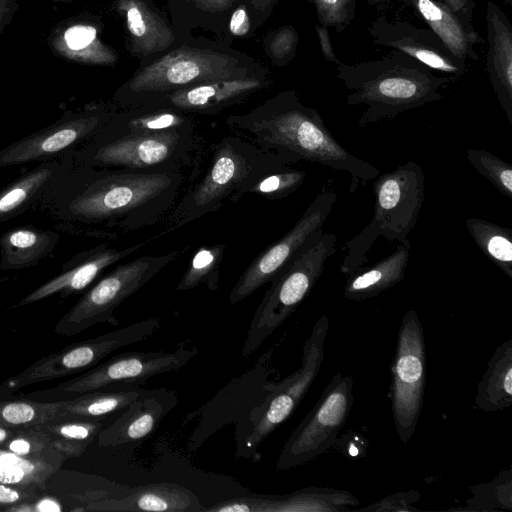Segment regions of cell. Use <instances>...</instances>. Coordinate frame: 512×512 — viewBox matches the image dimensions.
I'll return each mask as SVG.
<instances>
[{
	"mask_svg": "<svg viewBox=\"0 0 512 512\" xmlns=\"http://www.w3.org/2000/svg\"><path fill=\"white\" fill-rule=\"evenodd\" d=\"M20 0H0V35L12 22L19 9Z\"/></svg>",
	"mask_w": 512,
	"mask_h": 512,
	"instance_id": "cell-45",
	"label": "cell"
},
{
	"mask_svg": "<svg viewBox=\"0 0 512 512\" xmlns=\"http://www.w3.org/2000/svg\"><path fill=\"white\" fill-rule=\"evenodd\" d=\"M32 489L0 483V505H20L31 497Z\"/></svg>",
	"mask_w": 512,
	"mask_h": 512,
	"instance_id": "cell-43",
	"label": "cell"
},
{
	"mask_svg": "<svg viewBox=\"0 0 512 512\" xmlns=\"http://www.w3.org/2000/svg\"><path fill=\"white\" fill-rule=\"evenodd\" d=\"M315 7L320 25L343 32L356 15V0H309Z\"/></svg>",
	"mask_w": 512,
	"mask_h": 512,
	"instance_id": "cell-39",
	"label": "cell"
},
{
	"mask_svg": "<svg viewBox=\"0 0 512 512\" xmlns=\"http://www.w3.org/2000/svg\"><path fill=\"white\" fill-rule=\"evenodd\" d=\"M421 18L460 61H478L475 46L484 44L478 32L469 31L459 19L438 0H399Z\"/></svg>",
	"mask_w": 512,
	"mask_h": 512,
	"instance_id": "cell-23",
	"label": "cell"
},
{
	"mask_svg": "<svg viewBox=\"0 0 512 512\" xmlns=\"http://www.w3.org/2000/svg\"><path fill=\"white\" fill-rule=\"evenodd\" d=\"M315 30L319 39V44L321 48V52L324 56V59L327 62L334 63L336 66L341 63L339 58L337 57L333 45L331 43L330 33L328 28L317 24L315 26Z\"/></svg>",
	"mask_w": 512,
	"mask_h": 512,
	"instance_id": "cell-44",
	"label": "cell"
},
{
	"mask_svg": "<svg viewBox=\"0 0 512 512\" xmlns=\"http://www.w3.org/2000/svg\"><path fill=\"white\" fill-rule=\"evenodd\" d=\"M249 29V21L244 9L236 10L230 21V30L234 35H244Z\"/></svg>",
	"mask_w": 512,
	"mask_h": 512,
	"instance_id": "cell-46",
	"label": "cell"
},
{
	"mask_svg": "<svg viewBox=\"0 0 512 512\" xmlns=\"http://www.w3.org/2000/svg\"><path fill=\"white\" fill-rule=\"evenodd\" d=\"M97 37V29L75 19L56 24L47 38L49 49L58 57L70 61H85L88 50Z\"/></svg>",
	"mask_w": 512,
	"mask_h": 512,
	"instance_id": "cell-32",
	"label": "cell"
},
{
	"mask_svg": "<svg viewBox=\"0 0 512 512\" xmlns=\"http://www.w3.org/2000/svg\"><path fill=\"white\" fill-rule=\"evenodd\" d=\"M375 196L371 221L357 235L345 242L347 253L340 271L349 275L368 261L367 253L376 239L405 241L415 227L425 200V175L413 161L378 175L373 182Z\"/></svg>",
	"mask_w": 512,
	"mask_h": 512,
	"instance_id": "cell-5",
	"label": "cell"
},
{
	"mask_svg": "<svg viewBox=\"0 0 512 512\" xmlns=\"http://www.w3.org/2000/svg\"><path fill=\"white\" fill-rule=\"evenodd\" d=\"M191 128L194 125L188 118L169 110L112 114L93 138L105 140Z\"/></svg>",
	"mask_w": 512,
	"mask_h": 512,
	"instance_id": "cell-28",
	"label": "cell"
},
{
	"mask_svg": "<svg viewBox=\"0 0 512 512\" xmlns=\"http://www.w3.org/2000/svg\"><path fill=\"white\" fill-rule=\"evenodd\" d=\"M195 128L112 139L91 138L74 151L75 165L132 171L181 170L196 150Z\"/></svg>",
	"mask_w": 512,
	"mask_h": 512,
	"instance_id": "cell-7",
	"label": "cell"
},
{
	"mask_svg": "<svg viewBox=\"0 0 512 512\" xmlns=\"http://www.w3.org/2000/svg\"><path fill=\"white\" fill-rule=\"evenodd\" d=\"M226 244L217 243L201 246L195 251L189 266L179 281L176 289L186 291L200 285L209 290L219 289L220 266L225 254Z\"/></svg>",
	"mask_w": 512,
	"mask_h": 512,
	"instance_id": "cell-33",
	"label": "cell"
},
{
	"mask_svg": "<svg viewBox=\"0 0 512 512\" xmlns=\"http://www.w3.org/2000/svg\"><path fill=\"white\" fill-rule=\"evenodd\" d=\"M66 400L37 402L32 400L0 401V425L23 428L54 419Z\"/></svg>",
	"mask_w": 512,
	"mask_h": 512,
	"instance_id": "cell-34",
	"label": "cell"
},
{
	"mask_svg": "<svg viewBox=\"0 0 512 512\" xmlns=\"http://www.w3.org/2000/svg\"><path fill=\"white\" fill-rule=\"evenodd\" d=\"M127 22L133 35L140 37L144 34L146 27L140 11L136 7H132L128 10Z\"/></svg>",
	"mask_w": 512,
	"mask_h": 512,
	"instance_id": "cell-47",
	"label": "cell"
},
{
	"mask_svg": "<svg viewBox=\"0 0 512 512\" xmlns=\"http://www.w3.org/2000/svg\"><path fill=\"white\" fill-rule=\"evenodd\" d=\"M470 165L485 177L503 196L512 198V166L493 153L468 148L466 151Z\"/></svg>",
	"mask_w": 512,
	"mask_h": 512,
	"instance_id": "cell-36",
	"label": "cell"
},
{
	"mask_svg": "<svg viewBox=\"0 0 512 512\" xmlns=\"http://www.w3.org/2000/svg\"><path fill=\"white\" fill-rule=\"evenodd\" d=\"M208 156L203 176L177 199L165 218L164 229L148 242L217 211L225 201L237 203L259 178L290 165L288 160L264 152L238 135L219 139Z\"/></svg>",
	"mask_w": 512,
	"mask_h": 512,
	"instance_id": "cell-4",
	"label": "cell"
},
{
	"mask_svg": "<svg viewBox=\"0 0 512 512\" xmlns=\"http://www.w3.org/2000/svg\"><path fill=\"white\" fill-rule=\"evenodd\" d=\"M177 403V396L172 390L145 389L120 417L100 430L97 435L99 445L113 448L144 440L159 427Z\"/></svg>",
	"mask_w": 512,
	"mask_h": 512,
	"instance_id": "cell-18",
	"label": "cell"
},
{
	"mask_svg": "<svg viewBox=\"0 0 512 512\" xmlns=\"http://www.w3.org/2000/svg\"><path fill=\"white\" fill-rule=\"evenodd\" d=\"M200 73L197 64L191 61H182L174 64L165 74V80L169 84H186L194 80Z\"/></svg>",
	"mask_w": 512,
	"mask_h": 512,
	"instance_id": "cell-42",
	"label": "cell"
},
{
	"mask_svg": "<svg viewBox=\"0 0 512 512\" xmlns=\"http://www.w3.org/2000/svg\"><path fill=\"white\" fill-rule=\"evenodd\" d=\"M18 428L0 425V447L17 431Z\"/></svg>",
	"mask_w": 512,
	"mask_h": 512,
	"instance_id": "cell-49",
	"label": "cell"
},
{
	"mask_svg": "<svg viewBox=\"0 0 512 512\" xmlns=\"http://www.w3.org/2000/svg\"><path fill=\"white\" fill-rule=\"evenodd\" d=\"M328 329V317L322 315L304 342L300 368L272 385L271 393L252 410V429L246 438L248 448H257L297 408L321 369Z\"/></svg>",
	"mask_w": 512,
	"mask_h": 512,
	"instance_id": "cell-13",
	"label": "cell"
},
{
	"mask_svg": "<svg viewBox=\"0 0 512 512\" xmlns=\"http://www.w3.org/2000/svg\"><path fill=\"white\" fill-rule=\"evenodd\" d=\"M0 103H1V91H0Z\"/></svg>",
	"mask_w": 512,
	"mask_h": 512,
	"instance_id": "cell-52",
	"label": "cell"
},
{
	"mask_svg": "<svg viewBox=\"0 0 512 512\" xmlns=\"http://www.w3.org/2000/svg\"><path fill=\"white\" fill-rule=\"evenodd\" d=\"M34 510L36 511H60L61 507L58 503L51 499H43L39 501L36 505Z\"/></svg>",
	"mask_w": 512,
	"mask_h": 512,
	"instance_id": "cell-48",
	"label": "cell"
},
{
	"mask_svg": "<svg viewBox=\"0 0 512 512\" xmlns=\"http://www.w3.org/2000/svg\"><path fill=\"white\" fill-rule=\"evenodd\" d=\"M466 228L482 253L512 279V230L481 218H466Z\"/></svg>",
	"mask_w": 512,
	"mask_h": 512,
	"instance_id": "cell-31",
	"label": "cell"
},
{
	"mask_svg": "<svg viewBox=\"0 0 512 512\" xmlns=\"http://www.w3.org/2000/svg\"><path fill=\"white\" fill-rule=\"evenodd\" d=\"M1 448L25 457H35L58 452L52 446L48 437L34 426L18 428Z\"/></svg>",
	"mask_w": 512,
	"mask_h": 512,
	"instance_id": "cell-38",
	"label": "cell"
},
{
	"mask_svg": "<svg viewBox=\"0 0 512 512\" xmlns=\"http://www.w3.org/2000/svg\"><path fill=\"white\" fill-rule=\"evenodd\" d=\"M65 460L59 452L25 457L0 447V483L34 489L43 485Z\"/></svg>",
	"mask_w": 512,
	"mask_h": 512,
	"instance_id": "cell-29",
	"label": "cell"
},
{
	"mask_svg": "<svg viewBox=\"0 0 512 512\" xmlns=\"http://www.w3.org/2000/svg\"><path fill=\"white\" fill-rule=\"evenodd\" d=\"M160 324L159 318L151 317L92 339L72 343L4 381L0 389L18 390L27 385L93 368L112 352L151 337Z\"/></svg>",
	"mask_w": 512,
	"mask_h": 512,
	"instance_id": "cell-11",
	"label": "cell"
},
{
	"mask_svg": "<svg viewBox=\"0 0 512 512\" xmlns=\"http://www.w3.org/2000/svg\"><path fill=\"white\" fill-rule=\"evenodd\" d=\"M337 193L332 182L322 186L296 224L280 239L252 260L229 294V303L237 304L269 283L316 233L323 230Z\"/></svg>",
	"mask_w": 512,
	"mask_h": 512,
	"instance_id": "cell-12",
	"label": "cell"
},
{
	"mask_svg": "<svg viewBox=\"0 0 512 512\" xmlns=\"http://www.w3.org/2000/svg\"><path fill=\"white\" fill-rule=\"evenodd\" d=\"M504 3H506L508 6H512V0H502Z\"/></svg>",
	"mask_w": 512,
	"mask_h": 512,
	"instance_id": "cell-51",
	"label": "cell"
},
{
	"mask_svg": "<svg viewBox=\"0 0 512 512\" xmlns=\"http://www.w3.org/2000/svg\"><path fill=\"white\" fill-rule=\"evenodd\" d=\"M73 153L40 162L0 189V222L34 210L52 184L75 166Z\"/></svg>",
	"mask_w": 512,
	"mask_h": 512,
	"instance_id": "cell-22",
	"label": "cell"
},
{
	"mask_svg": "<svg viewBox=\"0 0 512 512\" xmlns=\"http://www.w3.org/2000/svg\"><path fill=\"white\" fill-rule=\"evenodd\" d=\"M353 386L350 375L336 373L331 378L314 407L283 445L277 470L303 465L333 446L352 408Z\"/></svg>",
	"mask_w": 512,
	"mask_h": 512,
	"instance_id": "cell-9",
	"label": "cell"
},
{
	"mask_svg": "<svg viewBox=\"0 0 512 512\" xmlns=\"http://www.w3.org/2000/svg\"><path fill=\"white\" fill-rule=\"evenodd\" d=\"M488 48L486 73L496 99L512 125V24L501 8L489 0L485 9Z\"/></svg>",
	"mask_w": 512,
	"mask_h": 512,
	"instance_id": "cell-20",
	"label": "cell"
},
{
	"mask_svg": "<svg viewBox=\"0 0 512 512\" xmlns=\"http://www.w3.org/2000/svg\"><path fill=\"white\" fill-rule=\"evenodd\" d=\"M197 354L198 349L188 345L170 351L121 353L53 390L83 394L114 385L139 386L153 376L181 369Z\"/></svg>",
	"mask_w": 512,
	"mask_h": 512,
	"instance_id": "cell-15",
	"label": "cell"
},
{
	"mask_svg": "<svg viewBox=\"0 0 512 512\" xmlns=\"http://www.w3.org/2000/svg\"><path fill=\"white\" fill-rule=\"evenodd\" d=\"M181 170L132 171L75 165L56 180L34 210L116 239L166 218L180 194Z\"/></svg>",
	"mask_w": 512,
	"mask_h": 512,
	"instance_id": "cell-1",
	"label": "cell"
},
{
	"mask_svg": "<svg viewBox=\"0 0 512 512\" xmlns=\"http://www.w3.org/2000/svg\"><path fill=\"white\" fill-rule=\"evenodd\" d=\"M112 113L91 107L68 111L57 121L0 150V168L63 157L88 142Z\"/></svg>",
	"mask_w": 512,
	"mask_h": 512,
	"instance_id": "cell-14",
	"label": "cell"
},
{
	"mask_svg": "<svg viewBox=\"0 0 512 512\" xmlns=\"http://www.w3.org/2000/svg\"><path fill=\"white\" fill-rule=\"evenodd\" d=\"M306 172L283 166L259 178L248 186L244 195L248 193L260 195L269 200L285 198L295 192L305 181Z\"/></svg>",
	"mask_w": 512,
	"mask_h": 512,
	"instance_id": "cell-35",
	"label": "cell"
},
{
	"mask_svg": "<svg viewBox=\"0 0 512 512\" xmlns=\"http://www.w3.org/2000/svg\"><path fill=\"white\" fill-rule=\"evenodd\" d=\"M187 248L183 247L158 256L143 255L118 265L64 314L55 325L54 332L69 337L100 323L116 326L119 322L114 312L118 306L184 253Z\"/></svg>",
	"mask_w": 512,
	"mask_h": 512,
	"instance_id": "cell-8",
	"label": "cell"
},
{
	"mask_svg": "<svg viewBox=\"0 0 512 512\" xmlns=\"http://www.w3.org/2000/svg\"><path fill=\"white\" fill-rule=\"evenodd\" d=\"M369 5L371 6H375V7H383V6H386L388 4H390L391 2H393L394 0H365Z\"/></svg>",
	"mask_w": 512,
	"mask_h": 512,
	"instance_id": "cell-50",
	"label": "cell"
},
{
	"mask_svg": "<svg viewBox=\"0 0 512 512\" xmlns=\"http://www.w3.org/2000/svg\"><path fill=\"white\" fill-rule=\"evenodd\" d=\"M148 241L118 250L100 244L82 251L71 258L61 273L40 285L20 302L19 306L32 304L57 293L71 294L84 290L106 268L135 253Z\"/></svg>",
	"mask_w": 512,
	"mask_h": 512,
	"instance_id": "cell-19",
	"label": "cell"
},
{
	"mask_svg": "<svg viewBox=\"0 0 512 512\" xmlns=\"http://www.w3.org/2000/svg\"><path fill=\"white\" fill-rule=\"evenodd\" d=\"M359 505L348 491L307 487L290 494L243 496L218 502L210 512H343Z\"/></svg>",
	"mask_w": 512,
	"mask_h": 512,
	"instance_id": "cell-17",
	"label": "cell"
},
{
	"mask_svg": "<svg viewBox=\"0 0 512 512\" xmlns=\"http://www.w3.org/2000/svg\"><path fill=\"white\" fill-rule=\"evenodd\" d=\"M144 390L135 385H114L83 393L66 400L54 419L100 420L126 408Z\"/></svg>",
	"mask_w": 512,
	"mask_h": 512,
	"instance_id": "cell-27",
	"label": "cell"
},
{
	"mask_svg": "<svg viewBox=\"0 0 512 512\" xmlns=\"http://www.w3.org/2000/svg\"><path fill=\"white\" fill-rule=\"evenodd\" d=\"M420 498V494L416 491L399 492L373 503L367 507H363L361 511H417L414 507L416 501Z\"/></svg>",
	"mask_w": 512,
	"mask_h": 512,
	"instance_id": "cell-40",
	"label": "cell"
},
{
	"mask_svg": "<svg viewBox=\"0 0 512 512\" xmlns=\"http://www.w3.org/2000/svg\"><path fill=\"white\" fill-rule=\"evenodd\" d=\"M88 510L202 512L199 498L184 486L161 482L140 486L121 498L94 500Z\"/></svg>",
	"mask_w": 512,
	"mask_h": 512,
	"instance_id": "cell-21",
	"label": "cell"
},
{
	"mask_svg": "<svg viewBox=\"0 0 512 512\" xmlns=\"http://www.w3.org/2000/svg\"><path fill=\"white\" fill-rule=\"evenodd\" d=\"M103 426L101 420L52 419L34 427L67 459L80 457Z\"/></svg>",
	"mask_w": 512,
	"mask_h": 512,
	"instance_id": "cell-30",
	"label": "cell"
},
{
	"mask_svg": "<svg viewBox=\"0 0 512 512\" xmlns=\"http://www.w3.org/2000/svg\"><path fill=\"white\" fill-rule=\"evenodd\" d=\"M411 243L409 239L397 244L396 249L374 265L359 268L348 275L344 289V298L363 301L379 295L403 280L410 259Z\"/></svg>",
	"mask_w": 512,
	"mask_h": 512,
	"instance_id": "cell-24",
	"label": "cell"
},
{
	"mask_svg": "<svg viewBox=\"0 0 512 512\" xmlns=\"http://www.w3.org/2000/svg\"><path fill=\"white\" fill-rule=\"evenodd\" d=\"M391 376L393 419L399 439L407 443L416 431L426 384L423 327L414 309L402 317Z\"/></svg>",
	"mask_w": 512,
	"mask_h": 512,
	"instance_id": "cell-10",
	"label": "cell"
},
{
	"mask_svg": "<svg viewBox=\"0 0 512 512\" xmlns=\"http://www.w3.org/2000/svg\"><path fill=\"white\" fill-rule=\"evenodd\" d=\"M227 125L260 150L289 161L318 163L350 175L349 192L379 175L371 163L347 151L326 127L319 112L303 105L296 94L282 95L250 114L232 116Z\"/></svg>",
	"mask_w": 512,
	"mask_h": 512,
	"instance_id": "cell-2",
	"label": "cell"
},
{
	"mask_svg": "<svg viewBox=\"0 0 512 512\" xmlns=\"http://www.w3.org/2000/svg\"><path fill=\"white\" fill-rule=\"evenodd\" d=\"M336 77L348 91L346 103L365 106L358 120L361 128L437 102L457 81L451 76L437 74L398 50L379 59L353 64L341 62L336 66Z\"/></svg>",
	"mask_w": 512,
	"mask_h": 512,
	"instance_id": "cell-3",
	"label": "cell"
},
{
	"mask_svg": "<svg viewBox=\"0 0 512 512\" xmlns=\"http://www.w3.org/2000/svg\"><path fill=\"white\" fill-rule=\"evenodd\" d=\"M59 234L52 229L18 226L0 236V269L19 270L38 265L54 251Z\"/></svg>",
	"mask_w": 512,
	"mask_h": 512,
	"instance_id": "cell-25",
	"label": "cell"
},
{
	"mask_svg": "<svg viewBox=\"0 0 512 512\" xmlns=\"http://www.w3.org/2000/svg\"><path fill=\"white\" fill-rule=\"evenodd\" d=\"M512 404V338L492 355L478 383L475 406L485 412L509 408Z\"/></svg>",
	"mask_w": 512,
	"mask_h": 512,
	"instance_id": "cell-26",
	"label": "cell"
},
{
	"mask_svg": "<svg viewBox=\"0 0 512 512\" xmlns=\"http://www.w3.org/2000/svg\"><path fill=\"white\" fill-rule=\"evenodd\" d=\"M243 88H218L214 85L197 86L182 94L170 97L171 104L179 109L192 111L213 110L223 101L230 100Z\"/></svg>",
	"mask_w": 512,
	"mask_h": 512,
	"instance_id": "cell-37",
	"label": "cell"
},
{
	"mask_svg": "<svg viewBox=\"0 0 512 512\" xmlns=\"http://www.w3.org/2000/svg\"><path fill=\"white\" fill-rule=\"evenodd\" d=\"M447 7L471 32H476L473 24L475 0H438Z\"/></svg>",
	"mask_w": 512,
	"mask_h": 512,
	"instance_id": "cell-41",
	"label": "cell"
},
{
	"mask_svg": "<svg viewBox=\"0 0 512 512\" xmlns=\"http://www.w3.org/2000/svg\"><path fill=\"white\" fill-rule=\"evenodd\" d=\"M368 34L375 45L401 51L431 70L456 80L469 70L468 63L457 59L430 28L378 16L370 22Z\"/></svg>",
	"mask_w": 512,
	"mask_h": 512,
	"instance_id": "cell-16",
	"label": "cell"
},
{
	"mask_svg": "<svg viewBox=\"0 0 512 512\" xmlns=\"http://www.w3.org/2000/svg\"><path fill=\"white\" fill-rule=\"evenodd\" d=\"M337 236L316 233L269 282L250 321L242 355L251 356L310 294L327 260L337 252Z\"/></svg>",
	"mask_w": 512,
	"mask_h": 512,
	"instance_id": "cell-6",
	"label": "cell"
}]
</instances>
